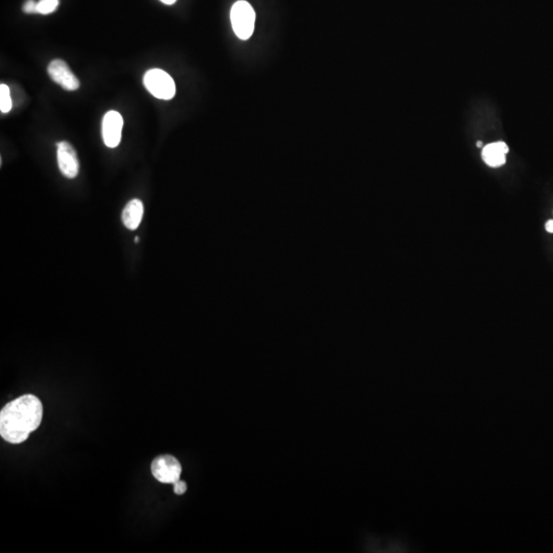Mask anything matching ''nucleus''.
<instances>
[{"label":"nucleus","instance_id":"nucleus-14","mask_svg":"<svg viewBox=\"0 0 553 553\" xmlns=\"http://www.w3.org/2000/svg\"><path fill=\"white\" fill-rule=\"evenodd\" d=\"M546 231L553 233V221H550L545 225Z\"/></svg>","mask_w":553,"mask_h":553},{"label":"nucleus","instance_id":"nucleus-12","mask_svg":"<svg viewBox=\"0 0 553 553\" xmlns=\"http://www.w3.org/2000/svg\"><path fill=\"white\" fill-rule=\"evenodd\" d=\"M23 10L26 14H38L37 12V2L35 0H27L24 3Z\"/></svg>","mask_w":553,"mask_h":553},{"label":"nucleus","instance_id":"nucleus-13","mask_svg":"<svg viewBox=\"0 0 553 553\" xmlns=\"http://www.w3.org/2000/svg\"><path fill=\"white\" fill-rule=\"evenodd\" d=\"M173 490L176 495L185 494V493L187 492L186 482L178 479V481H176V483L173 484Z\"/></svg>","mask_w":553,"mask_h":553},{"label":"nucleus","instance_id":"nucleus-3","mask_svg":"<svg viewBox=\"0 0 553 553\" xmlns=\"http://www.w3.org/2000/svg\"><path fill=\"white\" fill-rule=\"evenodd\" d=\"M144 85L155 98L171 100L176 96V87L171 75L161 69H150L144 76Z\"/></svg>","mask_w":553,"mask_h":553},{"label":"nucleus","instance_id":"nucleus-4","mask_svg":"<svg viewBox=\"0 0 553 553\" xmlns=\"http://www.w3.org/2000/svg\"><path fill=\"white\" fill-rule=\"evenodd\" d=\"M151 471L160 483L174 484L180 479L182 466L173 456L162 455L155 458L151 464Z\"/></svg>","mask_w":553,"mask_h":553},{"label":"nucleus","instance_id":"nucleus-5","mask_svg":"<svg viewBox=\"0 0 553 553\" xmlns=\"http://www.w3.org/2000/svg\"><path fill=\"white\" fill-rule=\"evenodd\" d=\"M124 118L117 111H109L105 114L102 122L103 141L108 148H116L121 142Z\"/></svg>","mask_w":553,"mask_h":553},{"label":"nucleus","instance_id":"nucleus-2","mask_svg":"<svg viewBox=\"0 0 553 553\" xmlns=\"http://www.w3.org/2000/svg\"><path fill=\"white\" fill-rule=\"evenodd\" d=\"M231 22L237 37L247 40L255 31V12L250 3L240 0L232 6Z\"/></svg>","mask_w":553,"mask_h":553},{"label":"nucleus","instance_id":"nucleus-17","mask_svg":"<svg viewBox=\"0 0 553 553\" xmlns=\"http://www.w3.org/2000/svg\"><path fill=\"white\" fill-rule=\"evenodd\" d=\"M135 242H139V238H137H137L135 239Z\"/></svg>","mask_w":553,"mask_h":553},{"label":"nucleus","instance_id":"nucleus-16","mask_svg":"<svg viewBox=\"0 0 553 553\" xmlns=\"http://www.w3.org/2000/svg\"><path fill=\"white\" fill-rule=\"evenodd\" d=\"M477 147H482V142H477Z\"/></svg>","mask_w":553,"mask_h":553},{"label":"nucleus","instance_id":"nucleus-9","mask_svg":"<svg viewBox=\"0 0 553 553\" xmlns=\"http://www.w3.org/2000/svg\"><path fill=\"white\" fill-rule=\"evenodd\" d=\"M509 146L503 142L490 144L483 150V159L489 167H499L504 164L505 155L509 153Z\"/></svg>","mask_w":553,"mask_h":553},{"label":"nucleus","instance_id":"nucleus-10","mask_svg":"<svg viewBox=\"0 0 553 553\" xmlns=\"http://www.w3.org/2000/svg\"><path fill=\"white\" fill-rule=\"evenodd\" d=\"M12 102L10 98V90L8 86L2 83L0 85V111L3 114L8 113L12 110Z\"/></svg>","mask_w":553,"mask_h":553},{"label":"nucleus","instance_id":"nucleus-15","mask_svg":"<svg viewBox=\"0 0 553 553\" xmlns=\"http://www.w3.org/2000/svg\"><path fill=\"white\" fill-rule=\"evenodd\" d=\"M160 1L167 4V6H172V4L176 3V0H160Z\"/></svg>","mask_w":553,"mask_h":553},{"label":"nucleus","instance_id":"nucleus-7","mask_svg":"<svg viewBox=\"0 0 553 553\" xmlns=\"http://www.w3.org/2000/svg\"><path fill=\"white\" fill-rule=\"evenodd\" d=\"M58 164L60 171L68 178H74L79 173V160L76 151L68 142L58 144Z\"/></svg>","mask_w":553,"mask_h":553},{"label":"nucleus","instance_id":"nucleus-6","mask_svg":"<svg viewBox=\"0 0 553 553\" xmlns=\"http://www.w3.org/2000/svg\"><path fill=\"white\" fill-rule=\"evenodd\" d=\"M47 72L51 80L69 92H74L80 86L79 79L75 76L70 67L63 60L57 59L51 61L47 67Z\"/></svg>","mask_w":553,"mask_h":553},{"label":"nucleus","instance_id":"nucleus-11","mask_svg":"<svg viewBox=\"0 0 553 553\" xmlns=\"http://www.w3.org/2000/svg\"><path fill=\"white\" fill-rule=\"evenodd\" d=\"M59 3V0H40L37 2V12L40 15L51 14L57 10Z\"/></svg>","mask_w":553,"mask_h":553},{"label":"nucleus","instance_id":"nucleus-1","mask_svg":"<svg viewBox=\"0 0 553 553\" xmlns=\"http://www.w3.org/2000/svg\"><path fill=\"white\" fill-rule=\"evenodd\" d=\"M43 406L33 395H24L4 406L0 412V434L10 444H21L40 427Z\"/></svg>","mask_w":553,"mask_h":553},{"label":"nucleus","instance_id":"nucleus-8","mask_svg":"<svg viewBox=\"0 0 553 553\" xmlns=\"http://www.w3.org/2000/svg\"><path fill=\"white\" fill-rule=\"evenodd\" d=\"M144 216V204L141 200L133 199L129 201L122 212L121 219L124 225L130 231H135L141 225Z\"/></svg>","mask_w":553,"mask_h":553}]
</instances>
